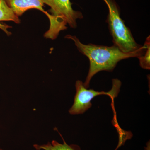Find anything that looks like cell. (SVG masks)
Returning a JSON list of instances; mask_svg holds the SVG:
<instances>
[{
	"instance_id": "6",
	"label": "cell",
	"mask_w": 150,
	"mask_h": 150,
	"mask_svg": "<svg viewBox=\"0 0 150 150\" xmlns=\"http://www.w3.org/2000/svg\"><path fill=\"white\" fill-rule=\"evenodd\" d=\"M12 21L16 23L20 22L18 17L17 16L12 10L7 6L4 0H0V21ZM7 26L0 24V28H1L7 33H8L7 30Z\"/></svg>"
},
{
	"instance_id": "5",
	"label": "cell",
	"mask_w": 150,
	"mask_h": 150,
	"mask_svg": "<svg viewBox=\"0 0 150 150\" xmlns=\"http://www.w3.org/2000/svg\"><path fill=\"white\" fill-rule=\"evenodd\" d=\"M9 7L18 17L21 16L26 11L36 9L41 11L48 17L49 13L43 8V0H4Z\"/></svg>"
},
{
	"instance_id": "4",
	"label": "cell",
	"mask_w": 150,
	"mask_h": 150,
	"mask_svg": "<svg viewBox=\"0 0 150 150\" xmlns=\"http://www.w3.org/2000/svg\"><path fill=\"white\" fill-rule=\"evenodd\" d=\"M121 85V81L118 79H114L112 80V88L110 91H97L93 89H87L82 81H77L75 84L76 94L74 104L69 110V112L72 115L83 114L91 107V101L98 96L107 95L112 98H115L118 96Z\"/></svg>"
},
{
	"instance_id": "7",
	"label": "cell",
	"mask_w": 150,
	"mask_h": 150,
	"mask_svg": "<svg viewBox=\"0 0 150 150\" xmlns=\"http://www.w3.org/2000/svg\"><path fill=\"white\" fill-rule=\"evenodd\" d=\"M33 146L37 150H80L78 146L74 145H68L64 141L63 144H60L54 140L51 143L48 142L46 144H35Z\"/></svg>"
},
{
	"instance_id": "1",
	"label": "cell",
	"mask_w": 150,
	"mask_h": 150,
	"mask_svg": "<svg viewBox=\"0 0 150 150\" xmlns=\"http://www.w3.org/2000/svg\"><path fill=\"white\" fill-rule=\"evenodd\" d=\"M65 38L74 41L79 51L89 59V69L83 83L86 88L89 86L92 78L97 73L101 71H112L118 62L128 58H139L144 54L146 50V46L144 45L134 52L124 53L114 45L108 46L91 43L85 44L82 43L76 36L71 35H66Z\"/></svg>"
},
{
	"instance_id": "8",
	"label": "cell",
	"mask_w": 150,
	"mask_h": 150,
	"mask_svg": "<svg viewBox=\"0 0 150 150\" xmlns=\"http://www.w3.org/2000/svg\"><path fill=\"white\" fill-rule=\"evenodd\" d=\"M146 46V50L144 54L138 58L141 67L145 69H150V37L148 36L146 39L144 44Z\"/></svg>"
},
{
	"instance_id": "3",
	"label": "cell",
	"mask_w": 150,
	"mask_h": 150,
	"mask_svg": "<svg viewBox=\"0 0 150 150\" xmlns=\"http://www.w3.org/2000/svg\"><path fill=\"white\" fill-rule=\"evenodd\" d=\"M108 8L107 22L113 45L124 53L137 51L142 46L135 41L131 30L120 17L118 7L114 0H103Z\"/></svg>"
},
{
	"instance_id": "2",
	"label": "cell",
	"mask_w": 150,
	"mask_h": 150,
	"mask_svg": "<svg viewBox=\"0 0 150 150\" xmlns=\"http://www.w3.org/2000/svg\"><path fill=\"white\" fill-rule=\"evenodd\" d=\"M43 3L49 6L51 9L48 18L50 21L49 29L44 37L54 40L58 37L59 33L67 28L68 24L72 28L77 26V20L83 18L82 13L74 10L70 0H43Z\"/></svg>"
}]
</instances>
